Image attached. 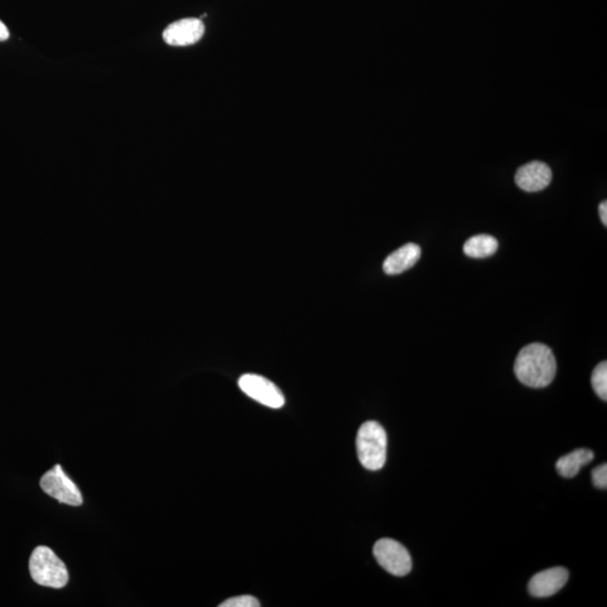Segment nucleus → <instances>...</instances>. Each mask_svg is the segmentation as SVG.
Instances as JSON below:
<instances>
[{
	"mask_svg": "<svg viewBox=\"0 0 607 607\" xmlns=\"http://www.w3.org/2000/svg\"><path fill=\"white\" fill-rule=\"evenodd\" d=\"M514 371L525 386L547 387L556 377L555 355L549 346L542 344L529 345L520 351L515 360Z\"/></svg>",
	"mask_w": 607,
	"mask_h": 607,
	"instance_id": "obj_1",
	"label": "nucleus"
},
{
	"mask_svg": "<svg viewBox=\"0 0 607 607\" xmlns=\"http://www.w3.org/2000/svg\"><path fill=\"white\" fill-rule=\"evenodd\" d=\"M356 454L365 469L379 470L386 464L387 433L378 422L368 421L360 427Z\"/></svg>",
	"mask_w": 607,
	"mask_h": 607,
	"instance_id": "obj_2",
	"label": "nucleus"
},
{
	"mask_svg": "<svg viewBox=\"0 0 607 607\" xmlns=\"http://www.w3.org/2000/svg\"><path fill=\"white\" fill-rule=\"evenodd\" d=\"M30 572L36 584L51 589H64L69 581L65 562L50 548L41 546L30 558Z\"/></svg>",
	"mask_w": 607,
	"mask_h": 607,
	"instance_id": "obj_3",
	"label": "nucleus"
},
{
	"mask_svg": "<svg viewBox=\"0 0 607 607\" xmlns=\"http://www.w3.org/2000/svg\"><path fill=\"white\" fill-rule=\"evenodd\" d=\"M376 561L394 576H406L412 571V558L403 544L393 539H380L374 546Z\"/></svg>",
	"mask_w": 607,
	"mask_h": 607,
	"instance_id": "obj_4",
	"label": "nucleus"
},
{
	"mask_svg": "<svg viewBox=\"0 0 607 607\" xmlns=\"http://www.w3.org/2000/svg\"><path fill=\"white\" fill-rule=\"evenodd\" d=\"M41 489L51 498L60 503L80 506L83 504V495L77 485L66 475L60 465L46 472L40 481Z\"/></svg>",
	"mask_w": 607,
	"mask_h": 607,
	"instance_id": "obj_5",
	"label": "nucleus"
},
{
	"mask_svg": "<svg viewBox=\"0 0 607 607\" xmlns=\"http://www.w3.org/2000/svg\"><path fill=\"white\" fill-rule=\"evenodd\" d=\"M239 387L250 398L270 408H282L285 397L276 385L262 376L247 374L241 376Z\"/></svg>",
	"mask_w": 607,
	"mask_h": 607,
	"instance_id": "obj_6",
	"label": "nucleus"
},
{
	"mask_svg": "<svg viewBox=\"0 0 607 607\" xmlns=\"http://www.w3.org/2000/svg\"><path fill=\"white\" fill-rule=\"evenodd\" d=\"M205 33L199 18H184L170 24L163 32V40L171 46H188L199 42Z\"/></svg>",
	"mask_w": 607,
	"mask_h": 607,
	"instance_id": "obj_7",
	"label": "nucleus"
},
{
	"mask_svg": "<svg viewBox=\"0 0 607 607\" xmlns=\"http://www.w3.org/2000/svg\"><path fill=\"white\" fill-rule=\"evenodd\" d=\"M568 578L570 573L563 567L540 571L529 582L530 594L539 599L555 595L567 584Z\"/></svg>",
	"mask_w": 607,
	"mask_h": 607,
	"instance_id": "obj_8",
	"label": "nucleus"
},
{
	"mask_svg": "<svg viewBox=\"0 0 607 607\" xmlns=\"http://www.w3.org/2000/svg\"><path fill=\"white\" fill-rule=\"evenodd\" d=\"M552 172L547 163L532 161L519 169L515 182L522 190L537 192L550 185Z\"/></svg>",
	"mask_w": 607,
	"mask_h": 607,
	"instance_id": "obj_9",
	"label": "nucleus"
},
{
	"mask_svg": "<svg viewBox=\"0 0 607 607\" xmlns=\"http://www.w3.org/2000/svg\"><path fill=\"white\" fill-rule=\"evenodd\" d=\"M421 258V248L416 243H407L388 255L384 262V272L395 276L411 269Z\"/></svg>",
	"mask_w": 607,
	"mask_h": 607,
	"instance_id": "obj_10",
	"label": "nucleus"
},
{
	"mask_svg": "<svg viewBox=\"0 0 607 607\" xmlns=\"http://www.w3.org/2000/svg\"><path fill=\"white\" fill-rule=\"evenodd\" d=\"M594 459V452L590 449H577L563 456L557 461L556 468L565 478H572L578 475L581 467L591 464Z\"/></svg>",
	"mask_w": 607,
	"mask_h": 607,
	"instance_id": "obj_11",
	"label": "nucleus"
},
{
	"mask_svg": "<svg viewBox=\"0 0 607 607\" xmlns=\"http://www.w3.org/2000/svg\"><path fill=\"white\" fill-rule=\"evenodd\" d=\"M499 242L493 236L480 234L472 236L464 245V252L470 258L484 259L498 252Z\"/></svg>",
	"mask_w": 607,
	"mask_h": 607,
	"instance_id": "obj_12",
	"label": "nucleus"
},
{
	"mask_svg": "<svg viewBox=\"0 0 607 607\" xmlns=\"http://www.w3.org/2000/svg\"><path fill=\"white\" fill-rule=\"evenodd\" d=\"M592 386L601 399L607 401V363L603 361L592 371Z\"/></svg>",
	"mask_w": 607,
	"mask_h": 607,
	"instance_id": "obj_13",
	"label": "nucleus"
},
{
	"mask_svg": "<svg viewBox=\"0 0 607 607\" xmlns=\"http://www.w3.org/2000/svg\"><path fill=\"white\" fill-rule=\"evenodd\" d=\"M260 602L252 595L236 596L233 599L223 602L220 607H258Z\"/></svg>",
	"mask_w": 607,
	"mask_h": 607,
	"instance_id": "obj_14",
	"label": "nucleus"
},
{
	"mask_svg": "<svg viewBox=\"0 0 607 607\" xmlns=\"http://www.w3.org/2000/svg\"><path fill=\"white\" fill-rule=\"evenodd\" d=\"M592 484L596 486L597 489H607V465H601L596 467L594 470L592 471Z\"/></svg>",
	"mask_w": 607,
	"mask_h": 607,
	"instance_id": "obj_15",
	"label": "nucleus"
},
{
	"mask_svg": "<svg viewBox=\"0 0 607 607\" xmlns=\"http://www.w3.org/2000/svg\"><path fill=\"white\" fill-rule=\"evenodd\" d=\"M600 216L602 220V223L604 224V226H607V202L603 201L600 205Z\"/></svg>",
	"mask_w": 607,
	"mask_h": 607,
	"instance_id": "obj_16",
	"label": "nucleus"
},
{
	"mask_svg": "<svg viewBox=\"0 0 607 607\" xmlns=\"http://www.w3.org/2000/svg\"><path fill=\"white\" fill-rule=\"evenodd\" d=\"M9 31L6 26L0 21V42L8 40Z\"/></svg>",
	"mask_w": 607,
	"mask_h": 607,
	"instance_id": "obj_17",
	"label": "nucleus"
}]
</instances>
